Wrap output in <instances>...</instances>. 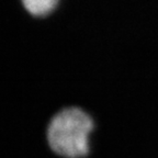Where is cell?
Listing matches in <instances>:
<instances>
[{"label":"cell","mask_w":158,"mask_h":158,"mask_svg":"<svg viewBox=\"0 0 158 158\" xmlns=\"http://www.w3.org/2000/svg\"><path fill=\"white\" fill-rule=\"evenodd\" d=\"M94 121L79 108L59 111L47 128V141L57 155L65 158H82L89 153V135Z\"/></svg>","instance_id":"cell-1"},{"label":"cell","mask_w":158,"mask_h":158,"mask_svg":"<svg viewBox=\"0 0 158 158\" xmlns=\"http://www.w3.org/2000/svg\"><path fill=\"white\" fill-rule=\"evenodd\" d=\"M25 9L34 17H45L54 11L58 0H22Z\"/></svg>","instance_id":"cell-2"}]
</instances>
